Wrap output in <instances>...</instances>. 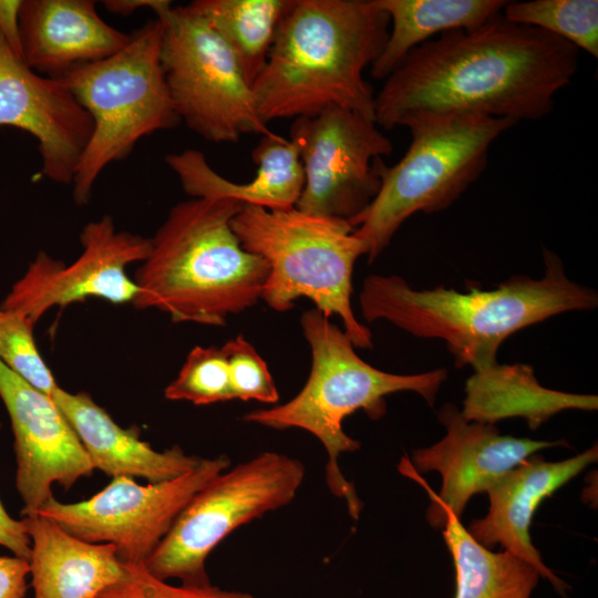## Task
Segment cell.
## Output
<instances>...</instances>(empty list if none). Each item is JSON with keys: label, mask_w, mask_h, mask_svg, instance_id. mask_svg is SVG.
<instances>
[{"label": "cell", "mask_w": 598, "mask_h": 598, "mask_svg": "<svg viewBox=\"0 0 598 598\" xmlns=\"http://www.w3.org/2000/svg\"><path fill=\"white\" fill-rule=\"evenodd\" d=\"M579 50L502 13L442 33L410 51L374 99L379 127L419 113L480 114L515 121L549 115L578 70Z\"/></svg>", "instance_id": "1"}, {"label": "cell", "mask_w": 598, "mask_h": 598, "mask_svg": "<svg viewBox=\"0 0 598 598\" xmlns=\"http://www.w3.org/2000/svg\"><path fill=\"white\" fill-rule=\"evenodd\" d=\"M545 274L517 275L492 290H417L396 275L368 276L359 295L365 321L386 320L419 338L441 339L455 365L483 372L497 364L501 344L554 316L598 306L597 291L569 279L557 254L544 248Z\"/></svg>", "instance_id": "2"}, {"label": "cell", "mask_w": 598, "mask_h": 598, "mask_svg": "<svg viewBox=\"0 0 598 598\" xmlns=\"http://www.w3.org/2000/svg\"><path fill=\"white\" fill-rule=\"evenodd\" d=\"M389 30V16L375 0H291L252 83L262 121L313 116L332 107L375 121V93L363 71L380 55Z\"/></svg>", "instance_id": "3"}, {"label": "cell", "mask_w": 598, "mask_h": 598, "mask_svg": "<svg viewBox=\"0 0 598 598\" xmlns=\"http://www.w3.org/2000/svg\"><path fill=\"white\" fill-rule=\"evenodd\" d=\"M244 205L195 198L171 208L135 274L137 309L155 308L174 322L224 326L261 299L269 267L245 250L231 228Z\"/></svg>", "instance_id": "4"}, {"label": "cell", "mask_w": 598, "mask_h": 598, "mask_svg": "<svg viewBox=\"0 0 598 598\" xmlns=\"http://www.w3.org/2000/svg\"><path fill=\"white\" fill-rule=\"evenodd\" d=\"M300 324L312 353L307 382L290 401L250 411L244 420L276 430L301 429L316 436L328 454L329 489L346 501L349 514L358 519L363 504L338 464L341 454L360 448V442L344 432V419L363 410L378 420L386 412L384 398L401 391L415 392L433 406L447 370L384 372L363 361L346 333L318 309L306 311Z\"/></svg>", "instance_id": "5"}, {"label": "cell", "mask_w": 598, "mask_h": 598, "mask_svg": "<svg viewBox=\"0 0 598 598\" xmlns=\"http://www.w3.org/2000/svg\"><path fill=\"white\" fill-rule=\"evenodd\" d=\"M516 124L480 114L419 113L401 126L411 143L393 166L381 165V187L349 221L372 264L415 213L433 214L454 204L487 166L493 143Z\"/></svg>", "instance_id": "6"}, {"label": "cell", "mask_w": 598, "mask_h": 598, "mask_svg": "<svg viewBox=\"0 0 598 598\" xmlns=\"http://www.w3.org/2000/svg\"><path fill=\"white\" fill-rule=\"evenodd\" d=\"M231 228L245 250L268 264L261 299L271 309L287 311L297 299L307 298L326 317L341 319L354 348L373 347L370 329L351 306L353 267L364 247L349 221L296 207L269 210L244 205Z\"/></svg>", "instance_id": "7"}, {"label": "cell", "mask_w": 598, "mask_h": 598, "mask_svg": "<svg viewBox=\"0 0 598 598\" xmlns=\"http://www.w3.org/2000/svg\"><path fill=\"white\" fill-rule=\"evenodd\" d=\"M162 31L157 18L148 20L114 54L56 78L93 122L72 181L78 205L89 202L105 167L127 157L141 138L181 123L161 65Z\"/></svg>", "instance_id": "8"}, {"label": "cell", "mask_w": 598, "mask_h": 598, "mask_svg": "<svg viewBox=\"0 0 598 598\" xmlns=\"http://www.w3.org/2000/svg\"><path fill=\"white\" fill-rule=\"evenodd\" d=\"M298 458L266 451L228 467L200 488L145 561L155 577L210 584L206 559L235 529L288 505L305 478Z\"/></svg>", "instance_id": "9"}, {"label": "cell", "mask_w": 598, "mask_h": 598, "mask_svg": "<svg viewBox=\"0 0 598 598\" xmlns=\"http://www.w3.org/2000/svg\"><path fill=\"white\" fill-rule=\"evenodd\" d=\"M156 18L163 29L161 65L181 122L214 143L272 133L234 52L200 14L171 2Z\"/></svg>", "instance_id": "10"}, {"label": "cell", "mask_w": 598, "mask_h": 598, "mask_svg": "<svg viewBox=\"0 0 598 598\" xmlns=\"http://www.w3.org/2000/svg\"><path fill=\"white\" fill-rule=\"evenodd\" d=\"M229 466L230 460L219 455L165 482L138 484L117 476L87 499L63 503L52 497L37 513L80 539L113 545L123 565H144L189 499Z\"/></svg>", "instance_id": "11"}, {"label": "cell", "mask_w": 598, "mask_h": 598, "mask_svg": "<svg viewBox=\"0 0 598 598\" xmlns=\"http://www.w3.org/2000/svg\"><path fill=\"white\" fill-rule=\"evenodd\" d=\"M290 140L298 147L305 174L296 208L347 221L375 198L382 156L393 151L375 121L340 107L295 118Z\"/></svg>", "instance_id": "12"}, {"label": "cell", "mask_w": 598, "mask_h": 598, "mask_svg": "<svg viewBox=\"0 0 598 598\" xmlns=\"http://www.w3.org/2000/svg\"><path fill=\"white\" fill-rule=\"evenodd\" d=\"M80 240L82 252L69 265L39 251L0 308L35 324L48 310L87 298L133 303L138 287L126 267L147 258L151 238L116 230L113 217L106 215L86 224Z\"/></svg>", "instance_id": "13"}, {"label": "cell", "mask_w": 598, "mask_h": 598, "mask_svg": "<svg viewBox=\"0 0 598 598\" xmlns=\"http://www.w3.org/2000/svg\"><path fill=\"white\" fill-rule=\"evenodd\" d=\"M445 435L429 447L402 458L399 471L427 489L432 504L426 517L437 527L442 507L461 519L468 501L485 493L501 476L537 452L564 445L565 441L533 440L501 434L495 424L468 421L461 410L446 403L437 414Z\"/></svg>", "instance_id": "14"}, {"label": "cell", "mask_w": 598, "mask_h": 598, "mask_svg": "<svg viewBox=\"0 0 598 598\" xmlns=\"http://www.w3.org/2000/svg\"><path fill=\"white\" fill-rule=\"evenodd\" d=\"M0 399L11 422L17 458L16 487L22 516L35 514L53 496L95 471L73 427L51 396L31 386L0 361Z\"/></svg>", "instance_id": "15"}, {"label": "cell", "mask_w": 598, "mask_h": 598, "mask_svg": "<svg viewBox=\"0 0 598 598\" xmlns=\"http://www.w3.org/2000/svg\"><path fill=\"white\" fill-rule=\"evenodd\" d=\"M25 131L38 142L41 176L72 184L93 122L61 79L42 76L13 51L0 30V127Z\"/></svg>", "instance_id": "16"}, {"label": "cell", "mask_w": 598, "mask_h": 598, "mask_svg": "<svg viewBox=\"0 0 598 598\" xmlns=\"http://www.w3.org/2000/svg\"><path fill=\"white\" fill-rule=\"evenodd\" d=\"M597 444L563 461L548 462L533 455L501 476L485 492L489 508L485 517L474 520L471 536L491 549L501 545L535 567L557 594L567 598L569 585L545 565L532 543L530 524L536 508L554 492L597 461Z\"/></svg>", "instance_id": "17"}, {"label": "cell", "mask_w": 598, "mask_h": 598, "mask_svg": "<svg viewBox=\"0 0 598 598\" xmlns=\"http://www.w3.org/2000/svg\"><path fill=\"white\" fill-rule=\"evenodd\" d=\"M130 39L99 16L92 0H22L19 10L21 59L45 76L103 60Z\"/></svg>", "instance_id": "18"}, {"label": "cell", "mask_w": 598, "mask_h": 598, "mask_svg": "<svg viewBox=\"0 0 598 598\" xmlns=\"http://www.w3.org/2000/svg\"><path fill=\"white\" fill-rule=\"evenodd\" d=\"M51 399L73 427L94 470L112 478L165 482L188 473L202 460L187 455L178 445L154 450L141 440L136 427L120 426L86 392L71 393L58 386Z\"/></svg>", "instance_id": "19"}, {"label": "cell", "mask_w": 598, "mask_h": 598, "mask_svg": "<svg viewBox=\"0 0 598 598\" xmlns=\"http://www.w3.org/2000/svg\"><path fill=\"white\" fill-rule=\"evenodd\" d=\"M251 156L257 165L256 177L246 183L219 175L197 150L168 154L165 161L192 197L230 199L269 210L296 207L305 184L297 145L272 132L261 136Z\"/></svg>", "instance_id": "20"}, {"label": "cell", "mask_w": 598, "mask_h": 598, "mask_svg": "<svg viewBox=\"0 0 598 598\" xmlns=\"http://www.w3.org/2000/svg\"><path fill=\"white\" fill-rule=\"evenodd\" d=\"M22 519L34 598H97L123 575L113 545L80 539L39 513Z\"/></svg>", "instance_id": "21"}, {"label": "cell", "mask_w": 598, "mask_h": 598, "mask_svg": "<svg viewBox=\"0 0 598 598\" xmlns=\"http://www.w3.org/2000/svg\"><path fill=\"white\" fill-rule=\"evenodd\" d=\"M461 410L468 421L495 424L511 416H524L536 429L554 414L568 409L597 410V395L573 394L542 386L533 368L496 364L475 372L465 386Z\"/></svg>", "instance_id": "22"}, {"label": "cell", "mask_w": 598, "mask_h": 598, "mask_svg": "<svg viewBox=\"0 0 598 598\" xmlns=\"http://www.w3.org/2000/svg\"><path fill=\"white\" fill-rule=\"evenodd\" d=\"M389 16L386 42L371 65L385 80L414 48L447 31L472 29L502 13L505 0H375Z\"/></svg>", "instance_id": "23"}, {"label": "cell", "mask_w": 598, "mask_h": 598, "mask_svg": "<svg viewBox=\"0 0 598 598\" xmlns=\"http://www.w3.org/2000/svg\"><path fill=\"white\" fill-rule=\"evenodd\" d=\"M437 528L454 563V598H532L542 577L529 563L484 547L446 507L440 511Z\"/></svg>", "instance_id": "24"}, {"label": "cell", "mask_w": 598, "mask_h": 598, "mask_svg": "<svg viewBox=\"0 0 598 598\" xmlns=\"http://www.w3.org/2000/svg\"><path fill=\"white\" fill-rule=\"evenodd\" d=\"M291 0H195L188 7L223 38L252 83L262 72Z\"/></svg>", "instance_id": "25"}, {"label": "cell", "mask_w": 598, "mask_h": 598, "mask_svg": "<svg viewBox=\"0 0 598 598\" xmlns=\"http://www.w3.org/2000/svg\"><path fill=\"white\" fill-rule=\"evenodd\" d=\"M502 16L551 33L598 58L597 0L508 1Z\"/></svg>", "instance_id": "26"}, {"label": "cell", "mask_w": 598, "mask_h": 598, "mask_svg": "<svg viewBox=\"0 0 598 598\" xmlns=\"http://www.w3.org/2000/svg\"><path fill=\"white\" fill-rule=\"evenodd\" d=\"M164 395L172 401L209 405L234 400L230 372L223 347H195L178 375L166 386Z\"/></svg>", "instance_id": "27"}, {"label": "cell", "mask_w": 598, "mask_h": 598, "mask_svg": "<svg viewBox=\"0 0 598 598\" xmlns=\"http://www.w3.org/2000/svg\"><path fill=\"white\" fill-rule=\"evenodd\" d=\"M33 327L21 315L0 308V361L31 386L51 396L59 385L35 346Z\"/></svg>", "instance_id": "28"}, {"label": "cell", "mask_w": 598, "mask_h": 598, "mask_svg": "<svg viewBox=\"0 0 598 598\" xmlns=\"http://www.w3.org/2000/svg\"><path fill=\"white\" fill-rule=\"evenodd\" d=\"M97 598H254L250 594L225 590L212 584L174 586L153 576L144 565H124L121 578Z\"/></svg>", "instance_id": "29"}, {"label": "cell", "mask_w": 598, "mask_h": 598, "mask_svg": "<svg viewBox=\"0 0 598 598\" xmlns=\"http://www.w3.org/2000/svg\"><path fill=\"white\" fill-rule=\"evenodd\" d=\"M229 365L234 399L275 404L279 393L266 362L243 334L223 346Z\"/></svg>", "instance_id": "30"}, {"label": "cell", "mask_w": 598, "mask_h": 598, "mask_svg": "<svg viewBox=\"0 0 598 598\" xmlns=\"http://www.w3.org/2000/svg\"><path fill=\"white\" fill-rule=\"evenodd\" d=\"M29 575V560L14 555L0 556V598H24Z\"/></svg>", "instance_id": "31"}, {"label": "cell", "mask_w": 598, "mask_h": 598, "mask_svg": "<svg viewBox=\"0 0 598 598\" xmlns=\"http://www.w3.org/2000/svg\"><path fill=\"white\" fill-rule=\"evenodd\" d=\"M1 426V424H0ZM0 545L14 556L29 560L31 540L23 519L11 517L0 501Z\"/></svg>", "instance_id": "32"}, {"label": "cell", "mask_w": 598, "mask_h": 598, "mask_svg": "<svg viewBox=\"0 0 598 598\" xmlns=\"http://www.w3.org/2000/svg\"><path fill=\"white\" fill-rule=\"evenodd\" d=\"M21 3L22 0H0V30L20 58L19 10Z\"/></svg>", "instance_id": "33"}, {"label": "cell", "mask_w": 598, "mask_h": 598, "mask_svg": "<svg viewBox=\"0 0 598 598\" xmlns=\"http://www.w3.org/2000/svg\"><path fill=\"white\" fill-rule=\"evenodd\" d=\"M171 2L168 0H105L103 4L113 14L130 16L143 8H148L156 13Z\"/></svg>", "instance_id": "34"}]
</instances>
